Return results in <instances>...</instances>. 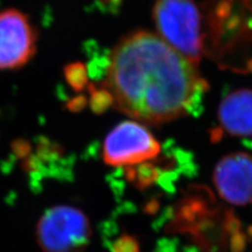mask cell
<instances>
[{
  "mask_svg": "<svg viewBox=\"0 0 252 252\" xmlns=\"http://www.w3.org/2000/svg\"><path fill=\"white\" fill-rule=\"evenodd\" d=\"M102 90L117 110L160 125L192 113L208 84L198 65L159 35L136 31L113 49Z\"/></svg>",
  "mask_w": 252,
  "mask_h": 252,
  "instance_id": "6da1fadb",
  "label": "cell"
},
{
  "mask_svg": "<svg viewBox=\"0 0 252 252\" xmlns=\"http://www.w3.org/2000/svg\"><path fill=\"white\" fill-rule=\"evenodd\" d=\"M153 19L163 40L198 65L207 53V34L201 7L194 0H157Z\"/></svg>",
  "mask_w": 252,
  "mask_h": 252,
  "instance_id": "7a4b0ae2",
  "label": "cell"
},
{
  "mask_svg": "<svg viewBox=\"0 0 252 252\" xmlns=\"http://www.w3.org/2000/svg\"><path fill=\"white\" fill-rule=\"evenodd\" d=\"M90 236L88 217L65 205L46 210L36 227V240L44 252H72L88 244Z\"/></svg>",
  "mask_w": 252,
  "mask_h": 252,
  "instance_id": "3957f363",
  "label": "cell"
},
{
  "mask_svg": "<svg viewBox=\"0 0 252 252\" xmlns=\"http://www.w3.org/2000/svg\"><path fill=\"white\" fill-rule=\"evenodd\" d=\"M161 145L144 125L124 121L109 131L104 140V162L113 167H130L156 158Z\"/></svg>",
  "mask_w": 252,
  "mask_h": 252,
  "instance_id": "277c9868",
  "label": "cell"
},
{
  "mask_svg": "<svg viewBox=\"0 0 252 252\" xmlns=\"http://www.w3.org/2000/svg\"><path fill=\"white\" fill-rule=\"evenodd\" d=\"M36 43L35 28L25 13L0 11V70L25 66L35 55Z\"/></svg>",
  "mask_w": 252,
  "mask_h": 252,
  "instance_id": "5b68a950",
  "label": "cell"
},
{
  "mask_svg": "<svg viewBox=\"0 0 252 252\" xmlns=\"http://www.w3.org/2000/svg\"><path fill=\"white\" fill-rule=\"evenodd\" d=\"M214 183L220 198L233 205L252 203V156L233 153L225 156L214 171Z\"/></svg>",
  "mask_w": 252,
  "mask_h": 252,
  "instance_id": "8992f818",
  "label": "cell"
},
{
  "mask_svg": "<svg viewBox=\"0 0 252 252\" xmlns=\"http://www.w3.org/2000/svg\"><path fill=\"white\" fill-rule=\"evenodd\" d=\"M218 121L219 128L212 137L220 139L227 133L252 139V90L240 89L226 94L219 106Z\"/></svg>",
  "mask_w": 252,
  "mask_h": 252,
  "instance_id": "52a82bcc",
  "label": "cell"
},
{
  "mask_svg": "<svg viewBox=\"0 0 252 252\" xmlns=\"http://www.w3.org/2000/svg\"><path fill=\"white\" fill-rule=\"evenodd\" d=\"M126 178L138 188L151 186L160 177V169L152 163H141L135 166L126 167Z\"/></svg>",
  "mask_w": 252,
  "mask_h": 252,
  "instance_id": "ba28073f",
  "label": "cell"
},
{
  "mask_svg": "<svg viewBox=\"0 0 252 252\" xmlns=\"http://www.w3.org/2000/svg\"><path fill=\"white\" fill-rule=\"evenodd\" d=\"M110 250L112 252H140V245L135 236L123 234L115 241Z\"/></svg>",
  "mask_w": 252,
  "mask_h": 252,
  "instance_id": "9c48e42d",
  "label": "cell"
},
{
  "mask_svg": "<svg viewBox=\"0 0 252 252\" xmlns=\"http://www.w3.org/2000/svg\"><path fill=\"white\" fill-rule=\"evenodd\" d=\"M67 78L68 80L73 78V80H70V83L75 85L76 89H80L81 84L84 81V68L82 66H78V65L69 67Z\"/></svg>",
  "mask_w": 252,
  "mask_h": 252,
  "instance_id": "30bf717a",
  "label": "cell"
}]
</instances>
